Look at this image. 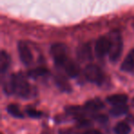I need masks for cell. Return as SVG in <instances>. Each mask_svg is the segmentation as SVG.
Returning a JSON list of instances; mask_svg holds the SVG:
<instances>
[{
    "instance_id": "obj_10",
    "label": "cell",
    "mask_w": 134,
    "mask_h": 134,
    "mask_svg": "<svg viewBox=\"0 0 134 134\" xmlns=\"http://www.w3.org/2000/svg\"><path fill=\"white\" fill-rule=\"evenodd\" d=\"M105 105L102 101L99 98H94L91 100H88L87 102L85 104L84 108L86 111H89V112H96V111H99L102 108H104Z\"/></svg>"
},
{
    "instance_id": "obj_13",
    "label": "cell",
    "mask_w": 134,
    "mask_h": 134,
    "mask_svg": "<svg viewBox=\"0 0 134 134\" xmlns=\"http://www.w3.org/2000/svg\"><path fill=\"white\" fill-rule=\"evenodd\" d=\"M49 70H47L44 67H37L34 69L28 72V76L33 79H38L41 77H45L49 75Z\"/></svg>"
},
{
    "instance_id": "obj_8",
    "label": "cell",
    "mask_w": 134,
    "mask_h": 134,
    "mask_svg": "<svg viewBox=\"0 0 134 134\" xmlns=\"http://www.w3.org/2000/svg\"><path fill=\"white\" fill-rule=\"evenodd\" d=\"M63 68L64 69L66 75L70 77H73V78L78 76L79 74H80V67H79V65L76 63H75V62L71 61V60H68L67 63L63 66Z\"/></svg>"
},
{
    "instance_id": "obj_21",
    "label": "cell",
    "mask_w": 134,
    "mask_h": 134,
    "mask_svg": "<svg viewBox=\"0 0 134 134\" xmlns=\"http://www.w3.org/2000/svg\"><path fill=\"white\" fill-rule=\"evenodd\" d=\"M82 134H102L99 130H86L85 131L84 133Z\"/></svg>"
},
{
    "instance_id": "obj_6",
    "label": "cell",
    "mask_w": 134,
    "mask_h": 134,
    "mask_svg": "<svg viewBox=\"0 0 134 134\" xmlns=\"http://www.w3.org/2000/svg\"><path fill=\"white\" fill-rule=\"evenodd\" d=\"M18 50H19L20 61L26 66H29V65L31 64L32 62H33V55H32L30 46L24 41H19V44H18Z\"/></svg>"
},
{
    "instance_id": "obj_2",
    "label": "cell",
    "mask_w": 134,
    "mask_h": 134,
    "mask_svg": "<svg viewBox=\"0 0 134 134\" xmlns=\"http://www.w3.org/2000/svg\"><path fill=\"white\" fill-rule=\"evenodd\" d=\"M110 41V52H109V59L112 62H117L119 59L123 51V41L121 34L118 30H113L108 36Z\"/></svg>"
},
{
    "instance_id": "obj_11",
    "label": "cell",
    "mask_w": 134,
    "mask_h": 134,
    "mask_svg": "<svg viewBox=\"0 0 134 134\" xmlns=\"http://www.w3.org/2000/svg\"><path fill=\"white\" fill-rule=\"evenodd\" d=\"M128 101V97L125 94H115L107 97V102L112 106H119L125 105Z\"/></svg>"
},
{
    "instance_id": "obj_4",
    "label": "cell",
    "mask_w": 134,
    "mask_h": 134,
    "mask_svg": "<svg viewBox=\"0 0 134 134\" xmlns=\"http://www.w3.org/2000/svg\"><path fill=\"white\" fill-rule=\"evenodd\" d=\"M84 75L86 76V80L91 83H94L96 85H101L105 81V75L101 68L97 65L95 64H89L85 68Z\"/></svg>"
},
{
    "instance_id": "obj_5",
    "label": "cell",
    "mask_w": 134,
    "mask_h": 134,
    "mask_svg": "<svg viewBox=\"0 0 134 134\" xmlns=\"http://www.w3.org/2000/svg\"><path fill=\"white\" fill-rule=\"evenodd\" d=\"M110 41L108 39V37H100L97 39V41H96L95 45V52L98 58H103L107 55L109 54L110 52Z\"/></svg>"
},
{
    "instance_id": "obj_15",
    "label": "cell",
    "mask_w": 134,
    "mask_h": 134,
    "mask_svg": "<svg viewBox=\"0 0 134 134\" xmlns=\"http://www.w3.org/2000/svg\"><path fill=\"white\" fill-rule=\"evenodd\" d=\"M129 108L126 104L125 105H119V106H114L113 108L110 109L109 113L113 117H120L123 116L128 112Z\"/></svg>"
},
{
    "instance_id": "obj_1",
    "label": "cell",
    "mask_w": 134,
    "mask_h": 134,
    "mask_svg": "<svg viewBox=\"0 0 134 134\" xmlns=\"http://www.w3.org/2000/svg\"><path fill=\"white\" fill-rule=\"evenodd\" d=\"M3 89L7 95H15L21 98L28 99L33 96V88L21 73L10 75L5 80Z\"/></svg>"
},
{
    "instance_id": "obj_9",
    "label": "cell",
    "mask_w": 134,
    "mask_h": 134,
    "mask_svg": "<svg viewBox=\"0 0 134 134\" xmlns=\"http://www.w3.org/2000/svg\"><path fill=\"white\" fill-rule=\"evenodd\" d=\"M121 70L128 73L134 71V49L130 51L123 63H121Z\"/></svg>"
},
{
    "instance_id": "obj_17",
    "label": "cell",
    "mask_w": 134,
    "mask_h": 134,
    "mask_svg": "<svg viewBox=\"0 0 134 134\" xmlns=\"http://www.w3.org/2000/svg\"><path fill=\"white\" fill-rule=\"evenodd\" d=\"M116 134H129L130 132V127L126 122H119L114 128Z\"/></svg>"
},
{
    "instance_id": "obj_12",
    "label": "cell",
    "mask_w": 134,
    "mask_h": 134,
    "mask_svg": "<svg viewBox=\"0 0 134 134\" xmlns=\"http://www.w3.org/2000/svg\"><path fill=\"white\" fill-rule=\"evenodd\" d=\"M11 59L10 56L5 51H1L0 52V72L1 74H5L9 68Z\"/></svg>"
},
{
    "instance_id": "obj_7",
    "label": "cell",
    "mask_w": 134,
    "mask_h": 134,
    "mask_svg": "<svg viewBox=\"0 0 134 134\" xmlns=\"http://www.w3.org/2000/svg\"><path fill=\"white\" fill-rule=\"evenodd\" d=\"M77 57L82 62L91 61L92 57H93L91 46L88 43H86V44H83L82 46L79 47L77 50Z\"/></svg>"
},
{
    "instance_id": "obj_14",
    "label": "cell",
    "mask_w": 134,
    "mask_h": 134,
    "mask_svg": "<svg viewBox=\"0 0 134 134\" xmlns=\"http://www.w3.org/2000/svg\"><path fill=\"white\" fill-rule=\"evenodd\" d=\"M55 83H56V85H57L58 88L61 89L63 92L68 93V92L72 91L71 86H70V84L68 83V81L63 76H62V75H58V76L55 77Z\"/></svg>"
},
{
    "instance_id": "obj_19",
    "label": "cell",
    "mask_w": 134,
    "mask_h": 134,
    "mask_svg": "<svg viewBox=\"0 0 134 134\" xmlns=\"http://www.w3.org/2000/svg\"><path fill=\"white\" fill-rule=\"evenodd\" d=\"M77 126L79 128H88V127L91 126V122L88 119H85V118H82V119H78V123H77Z\"/></svg>"
},
{
    "instance_id": "obj_20",
    "label": "cell",
    "mask_w": 134,
    "mask_h": 134,
    "mask_svg": "<svg viewBox=\"0 0 134 134\" xmlns=\"http://www.w3.org/2000/svg\"><path fill=\"white\" fill-rule=\"evenodd\" d=\"M94 119L100 123H105V122L108 121V117L105 116V115H102V114H97V115H95L94 116Z\"/></svg>"
},
{
    "instance_id": "obj_18",
    "label": "cell",
    "mask_w": 134,
    "mask_h": 134,
    "mask_svg": "<svg viewBox=\"0 0 134 134\" xmlns=\"http://www.w3.org/2000/svg\"><path fill=\"white\" fill-rule=\"evenodd\" d=\"M26 113L30 118H33V119H39V118H41L42 116V112L39 111L37 109H33V108H28V109H26Z\"/></svg>"
},
{
    "instance_id": "obj_3",
    "label": "cell",
    "mask_w": 134,
    "mask_h": 134,
    "mask_svg": "<svg viewBox=\"0 0 134 134\" xmlns=\"http://www.w3.org/2000/svg\"><path fill=\"white\" fill-rule=\"evenodd\" d=\"M51 55L54 60L56 65L63 67L68 61L67 47L63 43H54L51 47Z\"/></svg>"
},
{
    "instance_id": "obj_16",
    "label": "cell",
    "mask_w": 134,
    "mask_h": 134,
    "mask_svg": "<svg viewBox=\"0 0 134 134\" xmlns=\"http://www.w3.org/2000/svg\"><path fill=\"white\" fill-rule=\"evenodd\" d=\"M8 112L11 116H13L14 118H17V119H23L24 118V114L20 111L19 108L18 107V105L15 104H10L9 106L7 108Z\"/></svg>"
}]
</instances>
